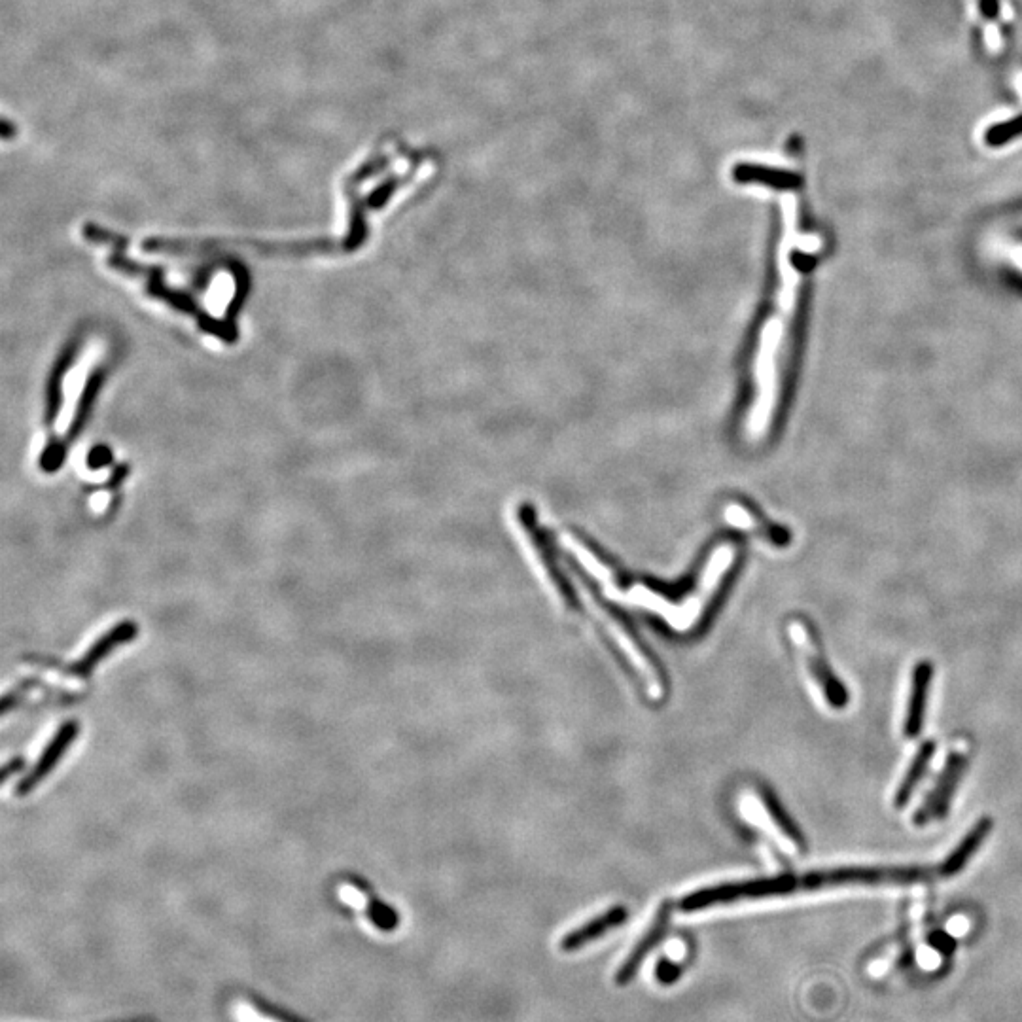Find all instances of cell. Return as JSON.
Instances as JSON below:
<instances>
[{
	"label": "cell",
	"mask_w": 1022,
	"mask_h": 1022,
	"mask_svg": "<svg viewBox=\"0 0 1022 1022\" xmlns=\"http://www.w3.org/2000/svg\"><path fill=\"white\" fill-rule=\"evenodd\" d=\"M587 599L593 606L595 616L599 617L602 627L612 636L617 648L633 667L638 678L642 680L646 693L653 701H663L669 695V676L661 667L659 659L653 655L644 640L638 635L631 619L619 612L612 604L604 602L599 595L587 589Z\"/></svg>",
	"instance_id": "1"
},
{
	"label": "cell",
	"mask_w": 1022,
	"mask_h": 1022,
	"mask_svg": "<svg viewBox=\"0 0 1022 1022\" xmlns=\"http://www.w3.org/2000/svg\"><path fill=\"white\" fill-rule=\"evenodd\" d=\"M735 561L737 555L731 547L723 546L716 549V553L706 564L695 593L670 614V625L682 631L706 627L710 619L720 610L723 599L727 597V591L735 576Z\"/></svg>",
	"instance_id": "2"
},
{
	"label": "cell",
	"mask_w": 1022,
	"mask_h": 1022,
	"mask_svg": "<svg viewBox=\"0 0 1022 1022\" xmlns=\"http://www.w3.org/2000/svg\"><path fill=\"white\" fill-rule=\"evenodd\" d=\"M795 892H803V875H780L773 879H754V881L727 882L718 886H708L688 894L680 899L678 909L682 913H697L708 907L737 903L748 899L776 898L788 896Z\"/></svg>",
	"instance_id": "3"
},
{
	"label": "cell",
	"mask_w": 1022,
	"mask_h": 1022,
	"mask_svg": "<svg viewBox=\"0 0 1022 1022\" xmlns=\"http://www.w3.org/2000/svg\"><path fill=\"white\" fill-rule=\"evenodd\" d=\"M792 636L797 648L803 653L807 669L811 672L816 686L822 689L824 699L828 701L831 708H845L850 701V695L846 691L843 682L837 678V674L829 667L828 659L820 650V644L816 642V636L811 625L805 621H797L792 625Z\"/></svg>",
	"instance_id": "4"
},
{
	"label": "cell",
	"mask_w": 1022,
	"mask_h": 1022,
	"mask_svg": "<svg viewBox=\"0 0 1022 1022\" xmlns=\"http://www.w3.org/2000/svg\"><path fill=\"white\" fill-rule=\"evenodd\" d=\"M968 763H970V759L966 758L964 754H951L949 756L945 767H943V773L939 776V780L935 782L934 790L928 795L924 805L915 814V824L917 826H928L934 820L945 818V814L951 809L952 797H954V793L958 790V784L962 782V778L966 775Z\"/></svg>",
	"instance_id": "5"
},
{
	"label": "cell",
	"mask_w": 1022,
	"mask_h": 1022,
	"mask_svg": "<svg viewBox=\"0 0 1022 1022\" xmlns=\"http://www.w3.org/2000/svg\"><path fill=\"white\" fill-rule=\"evenodd\" d=\"M523 532L527 534V544L529 549L536 559V563L540 566L544 578H546L551 591L555 593V597L563 602L564 608L570 610V612H576L580 606H578V595L572 587V583L568 582V578L564 576L563 570L559 568V564L555 563V557H553V551L551 547L544 540V536L538 532V529L534 527V523L530 519L523 521Z\"/></svg>",
	"instance_id": "6"
},
{
	"label": "cell",
	"mask_w": 1022,
	"mask_h": 1022,
	"mask_svg": "<svg viewBox=\"0 0 1022 1022\" xmlns=\"http://www.w3.org/2000/svg\"><path fill=\"white\" fill-rule=\"evenodd\" d=\"M672 911H674L672 901H663L657 907L648 930L642 934V937L638 939V943L629 952V956L625 958V962L619 966V970L616 973L617 987H627L638 975V971L642 968V964L646 962L648 954L663 941V937L667 935V930H669Z\"/></svg>",
	"instance_id": "7"
},
{
	"label": "cell",
	"mask_w": 1022,
	"mask_h": 1022,
	"mask_svg": "<svg viewBox=\"0 0 1022 1022\" xmlns=\"http://www.w3.org/2000/svg\"><path fill=\"white\" fill-rule=\"evenodd\" d=\"M932 680H934V665L930 661H920L913 670L911 693H909L907 714H905V723H903V735L907 739L918 737L924 727Z\"/></svg>",
	"instance_id": "8"
},
{
	"label": "cell",
	"mask_w": 1022,
	"mask_h": 1022,
	"mask_svg": "<svg viewBox=\"0 0 1022 1022\" xmlns=\"http://www.w3.org/2000/svg\"><path fill=\"white\" fill-rule=\"evenodd\" d=\"M748 803H750L748 807H754L756 811L761 812L765 816L767 824L775 829L776 833L788 845L793 846L795 850H803L805 848L803 833L795 826V822L790 818V814L784 811V807L776 799L775 793L769 792L765 788H759L758 792L754 793V797Z\"/></svg>",
	"instance_id": "9"
},
{
	"label": "cell",
	"mask_w": 1022,
	"mask_h": 1022,
	"mask_svg": "<svg viewBox=\"0 0 1022 1022\" xmlns=\"http://www.w3.org/2000/svg\"><path fill=\"white\" fill-rule=\"evenodd\" d=\"M78 735V723L69 722L65 723L53 737L50 744L46 746V750L42 752V756L38 759V763L35 765V769L29 773L27 778H23L18 784V795H25V793L33 792L36 784L42 782L46 776L52 773L53 767L61 761V758L65 756V752L69 750L71 742L74 741V737Z\"/></svg>",
	"instance_id": "10"
},
{
	"label": "cell",
	"mask_w": 1022,
	"mask_h": 1022,
	"mask_svg": "<svg viewBox=\"0 0 1022 1022\" xmlns=\"http://www.w3.org/2000/svg\"><path fill=\"white\" fill-rule=\"evenodd\" d=\"M139 631V625H135L133 621H124L120 625H116L112 631H108L106 635L101 636L91 648L88 653L78 661L71 665L67 672L76 676V678H88L89 674L95 670V667L108 657L114 648L118 646H124L129 640H133L135 635Z\"/></svg>",
	"instance_id": "11"
},
{
	"label": "cell",
	"mask_w": 1022,
	"mask_h": 1022,
	"mask_svg": "<svg viewBox=\"0 0 1022 1022\" xmlns=\"http://www.w3.org/2000/svg\"><path fill=\"white\" fill-rule=\"evenodd\" d=\"M627 918H629L627 907L616 905L610 911H606V913H602L599 917L585 922L580 928L568 932L561 939L559 947H561L563 952L580 951L585 945L597 941L602 935L610 934L612 930H616L621 924H625Z\"/></svg>",
	"instance_id": "12"
},
{
	"label": "cell",
	"mask_w": 1022,
	"mask_h": 1022,
	"mask_svg": "<svg viewBox=\"0 0 1022 1022\" xmlns=\"http://www.w3.org/2000/svg\"><path fill=\"white\" fill-rule=\"evenodd\" d=\"M564 542H566V547L580 559V563L591 572V576H595L604 587H608L612 593H625L627 578L623 576V572L617 570L614 564L604 561L595 549H591L576 536H564Z\"/></svg>",
	"instance_id": "13"
},
{
	"label": "cell",
	"mask_w": 1022,
	"mask_h": 1022,
	"mask_svg": "<svg viewBox=\"0 0 1022 1022\" xmlns=\"http://www.w3.org/2000/svg\"><path fill=\"white\" fill-rule=\"evenodd\" d=\"M992 831V820L985 816L981 818L971 831H968V835L960 841V845L956 846L949 854V858L941 864V867L937 869L939 871V877H954L958 875L966 865L970 864L971 858L979 852V848L983 846V843L987 841L988 835Z\"/></svg>",
	"instance_id": "14"
},
{
	"label": "cell",
	"mask_w": 1022,
	"mask_h": 1022,
	"mask_svg": "<svg viewBox=\"0 0 1022 1022\" xmlns=\"http://www.w3.org/2000/svg\"><path fill=\"white\" fill-rule=\"evenodd\" d=\"M934 754V741H926L922 744V746H920V748H918L917 756L913 758V763L909 765V769H907V773L903 776V780L899 782L898 792L894 795V807H896V809H903V807H907V805H909V801H911L913 793L917 790L920 780L924 778L926 771H928V767H930V763H932Z\"/></svg>",
	"instance_id": "15"
},
{
	"label": "cell",
	"mask_w": 1022,
	"mask_h": 1022,
	"mask_svg": "<svg viewBox=\"0 0 1022 1022\" xmlns=\"http://www.w3.org/2000/svg\"><path fill=\"white\" fill-rule=\"evenodd\" d=\"M366 915L370 918L371 924L375 928H379L381 932H394L398 928V922H400L396 911H392L388 905H385L379 899L370 898L368 907H366Z\"/></svg>",
	"instance_id": "16"
},
{
	"label": "cell",
	"mask_w": 1022,
	"mask_h": 1022,
	"mask_svg": "<svg viewBox=\"0 0 1022 1022\" xmlns=\"http://www.w3.org/2000/svg\"><path fill=\"white\" fill-rule=\"evenodd\" d=\"M682 975H684V968H682L680 964H674V962H670L667 958H663V960H659V962H657L655 977H657V981H659L663 987H670V985H674V983H676Z\"/></svg>",
	"instance_id": "17"
},
{
	"label": "cell",
	"mask_w": 1022,
	"mask_h": 1022,
	"mask_svg": "<svg viewBox=\"0 0 1022 1022\" xmlns=\"http://www.w3.org/2000/svg\"><path fill=\"white\" fill-rule=\"evenodd\" d=\"M233 1015L237 1022H281L277 1019H271V1017H265L264 1013H260L256 1007L239 1000L237 1004L233 1005Z\"/></svg>",
	"instance_id": "18"
},
{
	"label": "cell",
	"mask_w": 1022,
	"mask_h": 1022,
	"mask_svg": "<svg viewBox=\"0 0 1022 1022\" xmlns=\"http://www.w3.org/2000/svg\"><path fill=\"white\" fill-rule=\"evenodd\" d=\"M12 133H14L12 124H10L8 120H4V122H2V137H4V139H12Z\"/></svg>",
	"instance_id": "19"
}]
</instances>
